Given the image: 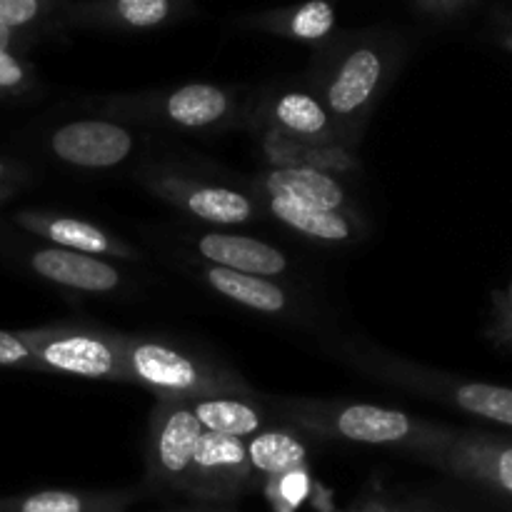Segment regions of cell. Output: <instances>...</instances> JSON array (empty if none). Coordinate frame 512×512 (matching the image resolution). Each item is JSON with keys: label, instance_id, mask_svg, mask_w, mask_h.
Wrapping results in <instances>:
<instances>
[{"label": "cell", "instance_id": "4dcf8cb0", "mask_svg": "<svg viewBox=\"0 0 512 512\" xmlns=\"http://www.w3.org/2000/svg\"><path fill=\"white\" fill-rule=\"evenodd\" d=\"M15 193H18V188H13V185H0V208H3Z\"/></svg>", "mask_w": 512, "mask_h": 512}, {"label": "cell", "instance_id": "8992f818", "mask_svg": "<svg viewBox=\"0 0 512 512\" xmlns=\"http://www.w3.org/2000/svg\"><path fill=\"white\" fill-rule=\"evenodd\" d=\"M238 98L233 90L215 83H188L155 93L115 95L98 105L100 118L148 123L158 128L205 133L233 125L238 118Z\"/></svg>", "mask_w": 512, "mask_h": 512}, {"label": "cell", "instance_id": "3957f363", "mask_svg": "<svg viewBox=\"0 0 512 512\" xmlns=\"http://www.w3.org/2000/svg\"><path fill=\"white\" fill-rule=\"evenodd\" d=\"M125 368L130 383L150 390L155 400L195 403L220 395H255L253 385L220 358L158 335H128Z\"/></svg>", "mask_w": 512, "mask_h": 512}, {"label": "cell", "instance_id": "9c48e42d", "mask_svg": "<svg viewBox=\"0 0 512 512\" xmlns=\"http://www.w3.org/2000/svg\"><path fill=\"white\" fill-rule=\"evenodd\" d=\"M0 255L18 260L23 268H28L45 283L68 288L73 293L108 295L123 288V273L110 260L53 248L45 243H30L28 235L18 240L10 233H0Z\"/></svg>", "mask_w": 512, "mask_h": 512}, {"label": "cell", "instance_id": "7a4b0ae2", "mask_svg": "<svg viewBox=\"0 0 512 512\" xmlns=\"http://www.w3.org/2000/svg\"><path fill=\"white\" fill-rule=\"evenodd\" d=\"M275 418L303 435L373 448L405 450L423 463L450 440L453 430L383 405L330 398H268Z\"/></svg>", "mask_w": 512, "mask_h": 512}, {"label": "cell", "instance_id": "5b68a950", "mask_svg": "<svg viewBox=\"0 0 512 512\" xmlns=\"http://www.w3.org/2000/svg\"><path fill=\"white\" fill-rule=\"evenodd\" d=\"M18 333L43 373L130 383L125 368V333L90 323H53Z\"/></svg>", "mask_w": 512, "mask_h": 512}, {"label": "cell", "instance_id": "6da1fadb", "mask_svg": "<svg viewBox=\"0 0 512 512\" xmlns=\"http://www.w3.org/2000/svg\"><path fill=\"white\" fill-rule=\"evenodd\" d=\"M403 58V35L390 30H363L320 48L313 95L328 113L338 143H358Z\"/></svg>", "mask_w": 512, "mask_h": 512}, {"label": "cell", "instance_id": "52a82bcc", "mask_svg": "<svg viewBox=\"0 0 512 512\" xmlns=\"http://www.w3.org/2000/svg\"><path fill=\"white\" fill-rule=\"evenodd\" d=\"M140 183L158 200L173 205L188 218L205 225H250L263 218V208L250 193H243L230 185H220L215 180L188 175L175 168H150Z\"/></svg>", "mask_w": 512, "mask_h": 512}, {"label": "cell", "instance_id": "83f0119b", "mask_svg": "<svg viewBox=\"0 0 512 512\" xmlns=\"http://www.w3.org/2000/svg\"><path fill=\"white\" fill-rule=\"evenodd\" d=\"M475 8H478L475 0H415V3H410V10L415 15L433 20V23H453Z\"/></svg>", "mask_w": 512, "mask_h": 512}, {"label": "cell", "instance_id": "2e32d148", "mask_svg": "<svg viewBox=\"0 0 512 512\" xmlns=\"http://www.w3.org/2000/svg\"><path fill=\"white\" fill-rule=\"evenodd\" d=\"M265 215L278 220L288 230H293L300 238H308L320 245H353L358 243L363 228L355 213H338V210H320L310 205L295 203L283 195L255 193Z\"/></svg>", "mask_w": 512, "mask_h": 512}, {"label": "cell", "instance_id": "9a60e30c", "mask_svg": "<svg viewBox=\"0 0 512 512\" xmlns=\"http://www.w3.org/2000/svg\"><path fill=\"white\" fill-rule=\"evenodd\" d=\"M193 248L215 268L235 270V273L255 275V278L273 280L290 270V260L283 250L250 235L210 230V233L195 235Z\"/></svg>", "mask_w": 512, "mask_h": 512}, {"label": "cell", "instance_id": "484cf974", "mask_svg": "<svg viewBox=\"0 0 512 512\" xmlns=\"http://www.w3.org/2000/svg\"><path fill=\"white\" fill-rule=\"evenodd\" d=\"M485 333H488L490 343L512 353V283L493 295V313H490Z\"/></svg>", "mask_w": 512, "mask_h": 512}, {"label": "cell", "instance_id": "4fadbf2b", "mask_svg": "<svg viewBox=\"0 0 512 512\" xmlns=\"http://www.w3.org/2000/svg\"><path fill=\"white\" fill-rule=\"evenodd\" d=\"M198 8L185 0H65L63 20L73 30L140 33L180 23Z\"/></svg>", "mask_w": 512, "mask_h": 512}, {"label": "cell", "instance_id": "f546056e", "mask_svg": "<svg viewBox=\"0 0 512 512\" xmlns=\"http://www.w3.org/2000/svg\"><path fill=\"white\" fill-rule=\"evenodd\" d=\"M350 512H425V510L405 508V505L390 503V500H365V503H360L358 508H353Z\"/></svg>", "mask_w": 512, "mask_h": 512}, {"label": "cell", "instance_id": "ba28073f", "mask_svg": "<svg viewBox=\"0 0 512 512\" xmlns=\"http://www.w3.org/2000/svg\"><path fill=\"white\" fill-rule=\"evenodd\" d=\"M200 435L203 428L195 418L193 405L180 400H158L150 413L145 440V468L150 483L185 495Z\"/></svg>", "mask_w": 512, "mask_h": 512}, {"label": "cell", "instance_id": "7c38bea8", "mask_svg": "<svg viewBox=\"0 0 512 512\" xmlns=\"http://www.w3.org/2000/svg\"><path fill=\"white\" fill-rule=\"evenodd\" d=\"M135 138L128 125L110 118H83L58 125L48 135L55 160L80 170H110L133 155Z\"/></svg>", "mask_w": 512, "mask_h": 512}, {"label": "cell", "instance_id": "30bf717a", "mask_svg": "<svg viewBox=\"0 0 512 512\" xmlns=\"http://www.w3.org/2000/svg\"><path fill=\"white\" fill-rule=\"evenodd\" d=\"M253 485L255 473L250 468L245 440L203 430L185 495L200 503H233L253 490Z\"/></svg>", "mask_w": 512, "mask_h": 512}, {"label": "cell", "instance_id": "e0dca14e", "mask_svg": "<svg viewBox=\"0 0 512 512\" xmlns=\"http://www.w3.org/2000/svg\"><path fill=\"white\" fill-rule=\"evenodd\" d=\"M253 193L283 195V198L310 205V208L355 213L348 190H345V185L335 175L318 168H305V165L270 168L265 173L255 175Z\"/></svg>", "mask_w": 512, "mask_h": 512}, {"label": "cell", "instance_id": "f1b7e54d", "mask_svg": "<svg viewBox=\"0 0 512 512\" xmlns=\"http://www.w3.org/2000/svg\"><path fill=\"white\" fill-rule=\"evenodd\" d=\"M28 180V168L20 165L18 160H10L5 155H0V185H13V188H20V185Z\"/></svg>", "mask_w": 512, "mask_h": 512}, {"label": "cell", "instance_id": "cb8c5ba5", "mask_svg": "<svg viewBox=\"0 0 512 512\" xmlns=\"http://www.w3.org/2000/svg\"><path fill=\"white\" fill-rule=\"evenodd\" d=\"M65 0H0V25L45 43L68 35Z\"/></svg>", "mask_w": 512, "mask_h": 512}, {"label": "cell", "instance_id": "d6986e66", "mask_svg": "<svg viewBox=\"0 0 512 512\" xmlns=\"http://www.w3.org/2000/svg\"><path fill=\"white\" fill-rule=\"evenodd\" d=\"M243 23L263 33L278 35V38L325 48L338 28V10L323 0H313V3L290 5V8L265 10V13L250 15Z\"/></svg>", "mask_w": 512, "mask_h": 512}, {"label": "cell", "instance_id": "d6a6232c", "mask_svg": "<svg viewBox=\"0 0 512 512\" xmlns=\"http://www.w3.org/2000/svg\"><path fill=\"white\" fill-rule=\"evenodd\" d=\"M173 512H230L225 508H195V510H173Z\"/></svg>", "mask_w": 512, "mask_h": 512}, {"label": "cell", "instance_id": "44dd1931", "mask_svg": "<svg viewBox=\"0 0 512 512\" xmlns=\"http://www.w3.org/2000/svg\"><path fill=\"white\" fill-rule=\"evenodd\" d=\"M268 123L298 143H338L328 113L313 93L285 90L265 105Z\"/></svg>", "mask_w": 512, "mask_h": 512}, {"label": "cell", "instance_id": "603a6c76", "mask_svg": "<svg viewBox=\"0 0 512 512\" xmlns=\"http://www.w3.org/2000/svg\"><path fill=\"white\" fill-rule=\"evenodd\" d=\"M245 450H248V460L255 478H258V475H265V478H280V475L300 470L310 458V448L308 443H305V435L283 423L253 435L250 440H245Z\"/></svg>", "mask_w": 512, "mask_h": 512}, {"label": "cell", "instance_id": "1f68e13d", "mask_svg": "<svg viewBox=\"0 0 512 512\" xmlns=\"http://www.w3.org/2000/svg\"><path fill=\"white\" fill-rule=\"evenodd\" d=\"M498 43L503 45V48H508L510 53H512V35H508V33H500V35H498Z\"/></svg>", "mask_w": 512, "mask_h": 512}, {"label": "cell", "instance_id": "8fae6325", "mask_svg": "<svg viewBox=\"0 0 512 512\" xmlns=\"http://www.w3.org/2000/svg\"><path fill=\"white\" fill-rule=\"evenodd\" d=\"M423 463L512 500V440L485 433H458Z\"/></svg>", "mask_w": 512, "mask_h": 512}, {"label": "cell", "instance_id": "5bb4252c", "mask_svg": "<svg viewBox=\"0 0 512 512\" xmlns=\"http://www.w3.org/2000/svg\"><path fill=\"white\" fill-rule=\"evenodd\" d=\"M10 225L28 238L40 240L53 248L73 250V253L93 255L103 260H138V250L118 235L108 233L98 223L73 218V215L53 213V210H18L10 215Z\"/></svg>", "mask_w": 512, "mask_h": 512}, {"label": "cell", "instance_id": "836d02e7", "mask_svg": "<svg viewBox=\"0 0 512 512\" xmlns=\"http://www.w3.org/2000/svg\"><path fill=\"white\" fill-rule=\"evenodd\" d=\"M503 23H505V25H508V28H510V30H508V35H512V15H510V18H505V20H503Z\"/></svg>", "mask_w": 512, "mask_h": 512}, {"label": "cell", "instance_id": "ffe728a7", "mask_svg": "<svg viewBox=\"0 0 512 512\" xmlns=\"http://www.w3.org/2000/svg\"><path fill=\"white\" fill-rule=\"evenodd\" d=\"M138 490H33L0 498V512H123Z\"/></svg>", "mask_w": 512, "mask_h": 512}, {"label": "cell", "instance_id": "ac0fdd59", "mask_svg": "<svg viewBox=\"0 0 512 512\" xmlns=\"http://www.w3.org/2000/svg\"><path fill=\"white\" fill-rule=\"evenodd\" d=\"M193 413L205 433L225 435V438L250 440L263 430L275 428L280 420L270 410L268 400L255 395H220V398L195 400Z\"/></svg>", "mask_w": 512, "mask_h": 512}, {"label": "cell", "instance_id": "277c9868", "mask_svg": "<svg viewBox=\"0 0 512 512\" xmlns=\"http://www.w3.org/2000/svg\"><path fill=\"white\" fill-rule=\"evenodd\" d=\"M340 355L368 378L395 385V388L408 390V393L423 395V398L438 400V403L450 405V408L460 410L470 418L512 428V388H505V385L453 378V375L408 363V360L360 343H345L340 348Z\"/></svg>", "mask_w": 512, "mask_h": 512}, {"label": "cell", "instance_id": "4316f807", "mask_svg": "<svg viewBox=\"0 0 512 512\" xmlns=\"http://www.w3.org/2000/svg\"><path fill=\"white\" fill-rule=\"evenodd\" d=\"M0 370H28V373H43L38 360L33 358L28 345L23 343L20 333L0 330Z\"/></svg>", "mask_w": 512, "mask_h": 512}, {"label": "cell", "instance_id": "d4e9b609", "mask_svg": "<svg viewBox=\"0 0 512 512\" xmlns=\"http://www.w3.org/2000/svg\"><path fill=\"white\" fill-rule=\"evenodd\" d=\"M40 90L38 68L28 55L0 50V100H25Z\"/></svg>", "mask_w": 512, "mask_h": 512}, {"label": "cell", "instance_id": "7402d4cb", "mask_svg": "<svg viewBox=\"0 0 512 512\" xmlns=\"http://www.w3.org/2000/svg\"><path fill=\"white\" fill-rule=\"evenodd\" d=\"M203 280L210 290H215L240 308L253 310V313L285 315L293 308L290 293L275 280L255 278V275H243L235 273V270L215 268V265H205Z\"/></svg>", "mask_w": 512, "mask_h": 512}]
</instances>
